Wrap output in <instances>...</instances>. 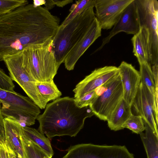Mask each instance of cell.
<instances>
[{"instance_id": "obj_1", "label": "cell", "mask_w": 158, "mask_h": 158, "mask_svg": "<svg viewBox=\"0 0 158 158\" xmlns=\"http://www.w3.org/2000/svg\"><path fill=\"white\" fill-rule=\"evenodd\" d=\"M60 19L45 7L33 4L0 16V61L30 45L52 39Z\"/></svg>"}, {"instance_id": "obj_2", "label": "cell", "mask_w": 158, "mask_h": 158, "mask_svg": "<svg viewBox=\"0 0 158 158\" xmlns=\"http://www.w3.org/2000/svg\"><path fill=\"white\" fill-rule=\"evenodd\" d=\"M93 115L89 106L79 107L74 98H60L47 104L43 113L37 117L38 131L49 139L56 136L75 137L85 119Z\"/></svg>"}, {"instance_id": "obj_3", "label": "cell", "mask_w": 158, "mask_h": 158, "mask_svg": "<svg viewBox=\"0 0 158 158\" xmlns=\"http://www.w3.org/2000/svg\"><path fill=\"white\" fill-rule=\"evenodd\" d=\"M52 40L29 46L20 52L22 66L36 82L53 80L60 65L52 48Z\"/></svg>"}, {"instance_id": "obj_4", "label": "cell", "mask_w": 158, "mask_h": 158, "mask_svg": "<svg viewBox=\"0 0 158 158\" xmlns=\"http://www.w3.org/2000/svg\"><path fill=\"white\" fill-rule=\"evenodd\" d=\"M94 7L93 6L87 8L65 26L60 25L59 27L52 40V48L56 61L60 65L95 18Z\"/></svg>"}, {"instance_id": "obj_5", "label": "cell", "mask_w": 158, "mask_h": 158, "mask_svg": "<svg viewBox=\"0 0 158 158\" xmlns=\"http://www.w3.org/2000/svg\"><path fill=\"white\" fill-rule=\"evenodd\" d=\"M0 102L3 118L15 120L22 127L34 125L41 112L40 109L30 98L14 91L0 89Z\"/></svg>"}, {"instance_id": "obj_6", "label": "cell", "mask_w": 158, "mask_h": 158, "mask_svg": "<svg viewBox=\"0 0 158 158\" xmlns=\"http://www.w3.org/2000/svg\"><path fill=\"white\" fill-rule=\"evenodd\" d=\"M96 90L97 95L89 106L94 115L101 120L107 121L123 98V87L119 74Z\"/></svg>"}, {"instance_id": "obj_7", "label": "cell", "mask_w": 158, "mask_h": 158, "mask_svg": "<svg viewBox=\"0 0 158 158\" xmlns=\"http://www.w3.org/2000/svg\"><path fill=\"white\" fill-rule=\"evenodd\" d=\"M140 27L148 30L151 54L150 64L158 62V1L135 0Z\"/></svg>"}, {"instance_id": "obj_8", "label": "cell", "mask_w": 158, "mask_h": 158, "mask_svg": "<svg viewBox=\"0 0 158 158\" xmlns=\"http://www.w3.org/2000/svg\"><path fill=\"white\" fill-rule=\"evenodd\" d=\"M11 79L17 83L29 98L40 109L45 108L47 103L40 93L35 81L23 68L20 52L3 61Z\"/></svg>"}, {"instance_id": "obj_9", "label": "cell", "mask_w": 158, "mask_h": 158, "mask_svg": "<svg viewBox=\"0 0 158 158\" xmlns=\"http://www.w3.org/2000/svg\"><path fill=\"white\" fill-rule=\"evenodd\" d=\"M131 108L136 115L140 116L158 136V104L147 87L141 82Z\"/></svg>"}, {"instance_id": "obj_10", "label": "cell", "mask_w": 158, "mask_h": 158, "mask_svg": "<svg viewBox=\"0 0 158 158\" xmlns=\"http://www.w3.org/2000/svg\"><path fill=\"white\" fill-rule=\"evenodd\" d=\"M133 0H94L95 17L102 29H111Z\"/></svg>"}, {"instance_id": "obj_11", "label": "cell", "mask_w": 158, "mask_h": 158, "mask_svg": "<svg viewBox=\"0 0 158 158\" xmlns=\"http://www.w3.org/2000/svg\"><path fill=\"white\" fill-rule=\"evenodd\" d=\"M119 72L118 68L113 66L95 69L78 83L73 89L75 101L102 86L117 75Z\"/></svg>"}, {"instance_id": "obj_12", "label": "cell", "mask_w": 158, "mask_h": 158, "mask_svg": "<svg viewBox=\"0 0 158 158\" xmlns=\"http://www.w3.org/2000/svg\"><path fill=\"white\" fill-rule=\"evenodd\" d=\"M140 26L135 0L126 8L109 35L103 39L101 46L94 52H96L108 43L114 36L121 32L135 35L139 32Z\"/></svg>"}, {"instance_id": "obj_13", "label": "cell", "mask_w": 158, "mask_h": 158, "mask_svg": "<svg viewBox=\"0 0 158 158\" xmlns=\"http://www.w3.org/2000/svg\"><path fill=\"white\" fill-rule=\"evenodd\" d=\"M102 28L95 17L81 38L66 56L64 63L65 68L73 70L80 58L89 47L101 35Z\"/></svg>"}, {"instance_id": "obj_14", "label": "cell", "mask_w": 158, "mask_h": 158, "mask_svg": "<svg viewBox=\"0 0 158 158\" xmlns=\"http://www.w3.org/2000/svg\"><path fill=\"white\" fill-rule=\"evenodd\" d=\"M118 68L123 87V98L131 106L141 82L139 72L124 61Z\"/></svg>"}, {"instance_id": "obj_15", "label": "cell", "mask_w": 158, "mask_h": 158, "mask_svg": "<svg viewBox=\"0 0 158 158\" xmlns=\"http://www.w3.org/2000/svg\"><path fill=\"white\" fill-rule=\"evenodd\" d=\"M5 144L15 154L16 156L24 158V153L20 139L21 126L15 120L4 118Z\"/></svg>"}, {"instance_id": "obj_16", "label": "cell", "mask_w": 158, "mask_h": 158, "mask_svg": "<svg viewBox=\"0 0 158 158\" xmlns=\"http://www.w3.org/2000/svg\"><path fill=\"white\" fill-rule=\"evenodd\" d=\"M138 32L131 39L133 46V52L138 60H145L150 64L151 58L149 32L143 26L140 27Z\"/></svg>"}, {"instance_id": "obj_17", "label": "cell", "mask_w": 158, "mask_h": 158, "mask_svg": "<svg viewBox=\"0 0 158 158\" xmlns=\"http://www.w3.org/2000/svg\"><path fill=\"white\" fill-rule=\"evenodd\" d=\"M132 114L131 106L122 98L107 118L108 127L114 131L123 129L122 125Z\"/></svg>"}, {"instance_id": "obj_18", "label": "cell", "mask_w": 158, "mask_h": 158, "mask_svg": "<svg viewBox=\"0 0 158 158\" xmlns=\"http://www.w3.org/2000/svg\"><path fill=\"white\" fill-rule=\"evenodd\" d=\"M22 134L41 148L49 157L53 155V151L50 140L44 135L35 128L26 126L21 127Z\"/></svg>"}, {"instance_id": "obj_19", "label": "cell", "mask_w": 158, "mask_h": 158, "mask_svg": "<svg viewBox=\"0 0 158 158\" xmlns=\"http://www.w3.org/2000/svg\"><path fill=\"white\" fill-rule=\"evenodd\" d=\"M145 133L140 134L148 158H158V136L153 132L148 124L143 120Z\"/></svg>"}, {"instance_id": "obj_20", "label": "cell", "mask_w": 158, "mask_h": 158, "mask_svg": "<svg viewBox=\"0 0 158 158\" xmlns=\"http://www.w3.org/2000/svg\"><path fill=\"white\" fill-rule=\"evenodd\" d=\"M138 61L139 64V73L141 82L147 87L156 100V86L150 64L145 60H139Z\"/></svg>"}, {"instance_id": "obj_21", "label": "cell", "mask_w": 158, "mask_h": 158, "mask_svg": "<svg viewBox=\"0 0 158 158\" xmlns=\"http://www.w3.org/2000/svg\"><path fill=\"white\" fill-rule=\"evenodd\" d=\"M20 139L24 158H46L48 156L36 144L23 135L20 131Z\"/></svg>"}, {"instance_id": "obj_22", "label": "cell", "mask_w": 158, "mask_h": 158, "mask_svg": "<svg viewBox=\"0 0 158 158\" xmlns=\"http://www.w3.org/2000/svg\"><path fill=\"white\" fill-rule=\"evenodd\" d=\"M37 89L47 103L60 98L62 95L53 80L48 82H36Z\"/></svg>"}, {"instance_id": "obj_23", "label": "cell", "mask_w": 158, "mask_h": 158, "mask_svg": "<svg viewBox=\"0 0 158 158\" xmlns=\"http://www.w3.org/2000/svg\"><path fill=\"white\" fill-rule=\"evenodd\" d=\"M93 6H94V0L76 1V3L73 4L70 9L69 14L60 25L62 27L65 26L78 15Z\"/></svg>"}, {"instance_id": "obj_24", "label": "cell", "mask_w": 158, "mask_h": 158, "mask_svg": "<svg viewBox=\"0 0 158 158\" xmlns=\"http://www.w3.org/2000/svg\"><path fill=\"white\" fill-rule=\"evenodd\" d=\"M123 129L127 128L133 132L140 134L145 129L142 118L139 115H135L132 114L122 126Z\"/></svg>"}, {"instance_id": "obj_25", "label": "cell", "mask_w": 158, "mask_h": 158, "mask_svg": "<svg viewBox=\"0 0 158 158\" xmlns=\"http://www.w3.org/2000/svg\"><path fill=\"white\" fill-rule=\"evenodd\" d=\"M28 3L26 0H0V16Z\"/></svg>"}, {"instance_id": "obj_26", "label": "cell", "mask_w": 158, "mask_h": 158, "mask_svg": "<svg viewBox=\"0 0 158 158\" xmlns=\"http://www.w3.org/2000/svg\"><path fill=\"white\" fill-rule=\"evenodd\" d=\"M15 86L10 77L6 74L4 71L0 69V89L13 91Z\"/></svg>"}, {"instance_id": "obj_27", "label": "cell", "mask_w": 158, "mask_h": 158, "mask_svg": "<svg viewBox=\"0 0 158 158\" xmlns=\"http://www.w3.org/2000/svg\"><path fill=\"white\" fill-rule=\"evenodd\" d=\"M96 95V89L87 93L79 100L76 101L77 106L80 108L89 106Z\"/></svg>"}, {"instance_id": "obj_28", "label": "cell", "mask_w": 158, "mask_h": 158, "mask_svg": "<svg viewBox=\"0 0 158 158\" xmlns=\"http://www.w3.org/2000/svg\"><path fill=\"white\" fill-rule=\"evenodd\" d=\"M152 70L155 85L156 86L155 97H158V62L153 65Z\"/></svg>"}, {"instance_id": "obj_29", "label": "cell", "mask_w": 158, "mask_h": 158, "mask_svg": "<svg viewBox=\"0 0 158 158\" xmlns=\"http://www.w3.org/2000/svg\"><path fill=\"white\" fill-rule=\"evenodd\" d=\"M4 118L0 112V143H5Z\"/></svg>"}, {"instance_id": "obj_30", "label": "cell", "mask_w": 158, "mask_h": 158, "mask_svg": "<svg viewBox=\"0 0 158 158\" xmlns=\"http://www.w3.org/2000/svg\"><path fill=\"white\" fill-rule=\"evenodd\" d=\"M0 158H10L5 143H0Z\"/></svg>"}, {"instance_id": "obj_31", "label": "cell", "mask_w": 158, "mask_h": 158, "mask_svg": "<svg viewBox=\"0 0 158 158\" xmlns=\"http://www.w3.org/2000/svg\"><path fill=\"white\" fill-rule=\"evenodd\" d=\"M55 5L59 7H63L65 5L72 2V0H53Z\"/></svg>"}, {"instance_id": "obj_32", "label": "cell", "mask_w": 158, "mask_h": 158, "mask_svg": "<svg viewBox=\"0 0 158 158\" xmlns=\"http://www.w3.org/2000/svg\"><path fill=\"white\" fill-rule=\"evenodd\" d=\"M45 7L48 10L52 9L55 5L53 0H45Z\"/></svg>"}, {"instance_id": "obj_33", "label": "cell", "mask_w": 158, "mask_h": 158, "mask_svg": "<svg viewBox=\"0 0 158 158\" xmlns=\"http://www.w3.org/2000/svg\"><path fill=\"white\" fill-rule=\"evenodd\" d=\"M45 0H34L33 1V5L34 6L36 7L41 6L45 3Z\"/></svg>"}, {"instance_id": "obj_34", "label": "cell", "mask_w": 158, "mask_h": 158, "mask_svg": "<svg viewBox=\"0 0 158 158\" xmlns=\"http://www.w3.org/2000/svg\"><path fill=\"white\" fill-rule=\"evenodd\" d=\"M1 104L0 102V112H1Z\"/></svg>"}, {"instance_id": "obj_35", "label": "cell", "mask_w": 158, "mask_h": 158, "mask_svg": "<svg viewBox=\"0 0 158 158\" xmlns=\"http://www.w3.org/2000/svg\"><path fill=\"white\" fill-rule=\"evenodd\" d=\"M52 157H49V156L47 157L46 158H52Z\"/></svg>"}, {"instance_id": "obj_36", "label": "cell", "mask_w": 158, "mask_h": 158, "mask_svg": "<svg viewBox=\"0 0 158 158\" xmlns=\"http://www.w3.org/2000/svg\"><path fill=\"white\" fill-rule=\"evenodd\" d=\"M16 157H17V158H21L20 157H18L17 156H16Z\"/></svg>"}]
</instances>
